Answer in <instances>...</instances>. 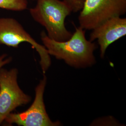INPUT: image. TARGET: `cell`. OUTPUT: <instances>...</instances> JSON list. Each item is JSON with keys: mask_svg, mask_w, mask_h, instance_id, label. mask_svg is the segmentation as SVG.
<instances>
[{"mask_svg": "<svg viewBox=\"0 0 126 126\" xmlns=\"http://www.w3.org/2000/svg\"><path fill=\"white\" fill-rule=\"evenodd\" d=\"M47 77L44 75L35 88V97L31 106L25 111L11 113L4 122L8 125L19 126H59V121L53 122L47 113L44 96L47 84Z\"/></svg>", "mask_w": 126, "mask_h": 126, "instance_id": "obj_5", "label": "cell"}, {"mask_svg": "<svg viewBox=\"0 0 126 126\" xmlns=\"http://www.w3.org/2000/svg\"><path fill=\"white\" fill-rule=\"evenodd\" d=\"M79 12V26L92 31L107 20L126 13V0H85Z\"/></svg>", "mask_w": 126, "mask_h": 126, "instance_id": "obj_3", "label": "cell"}, {"mask_svg": "<svg viewBox=\"0 0 126 126\" xmlns=\"http://www.w3.org/2000/svg\"><path fill=\"white\" fill-rule=\"evenodd\" d=\"M119 122L112 116L101 117L92 122L91 126H121Z\"/></svg>", "mask_w": 126, "mask_h": 126, "instance_id": "obj_9", "label": "cell"}, {"mask_svg": "<svg viewBox=\"0 0 126 126\" xmlns=\"http://www.w3.org/2000/svg\"><path fill=\"white\" fill-rule=\"evenodd\" d=\"M18 69H0V125L9 113L18 107L26 105L32 97L23 92L17 82Z\"/></svg>", "mask_w": 126, "mask_h": 126, "instance_id": "obj_6", "label": "cell"}, {"mask_svg": "<svg viewBox=\"0 0 126 126\" xmlns=\"http://www.w3.org/2000/svg\"><path fill=\"white\" fill-rule=\"evenodd\" d=\"M28 0H0V8L13 11H22L28 8Z\"/></svg>", "mask_w": 126, "mask_h": 126, "instance_id": "obj_8", "label": "cell"}, {"mask_svg": "<svg viewBox=\"0 0 126 126\" xmlns=\"http://www.w3.org/2000/svg\"></svg>", "mask_w": 126, "mask_h": 126, "instance_id": "obj_12", "label": "cell"}, {"mask_svg": "<svg viewBox=\"0 0 126 126\" xmlns=\"http://www.w3.org/2000/svg\"><path fill=\"white\" fill-rule=\"evenodd\" d=\"M8 54L4 53L0 56V69L10 63L12 60L11 57H8Z\"/></svg>", "mask_w": 126, "mask_h": 126, "instance_id": "obj_11", "label": "cell"}, {"mask_svg": "<svg viewBox=\"0 0 126 126\" xmlns=\"http://www.w3.org/2000/svg\"><path fill=\"white\" fill-rule=\"evenodd\" d=\"M24 42L31 45L39 54L41 68L45 73L51 64L50 56L45 47L37 43L16 19L0 18V45L18 48L20 44Z\"/></svg>", "mask_w": 126, "mask_h": 126, "instance_id": "obj_4", "label": "cell"}, {"mask_svg": "<svg viewBox=\"0 0 126 126\" xmlns=\"http://www.w3.org/2000/svg\"><path fill=\"white\" fill-rule=\"evenodd\" d=\"M72 12L62 0H37L30 9L32 17L44 27L50 38L59 42L68 40L72 36L65 25V19Z\"/></svg>", "mask_w": 126, "mask_h": 126, "instance_id": "obj_2", "label": "cell"}, {"mask_svg": "<svg viewBox=\"0 0 126 126\" xmlns=\"http://www.w3.org/2000/svg\"><path fill=\"white\" fill-rule=\"evenodd\" d=\"M41 39L50 56L63 60L67 65L76 69L92 67L96 63L94 52L96 44L87 40L86 30L79 26L67 40L59 42L47 35L45 32L41 33Z\"/></svg>", "mask_w": 126, "mask_h": 126, "instance_id": "obj_1", "label": "cell"}, {"mask_svg": "<svg viewBox=\"0 0 126 126\" xmlns=\"http://www.w3.org/2000/svg\"><path fill=\"white\" fill-rule=\"evenodd\" d=\"M69 6L72 12L77 13L81 10L85 0H62Z\"/></svg>", "mask_w": 126, "mask_h": 126, "instance_id": "obj_10", "label": "cell"}, {"mask_svg": "<svg viewBox=\"0 0 126 126\" xmlns=\"http://www.w3.org/2000/svg\"><path fill=\"white\" fill-rule=\"evenodd\" d=\"M92 31L89 40H97L100 48V56L103 59L109 46L126 36V18H111Z\"/></svg>", "mask_w": 126, "mask_h": 126, "instance_id": "obj_7", "label": "cell"}]
</instances>
